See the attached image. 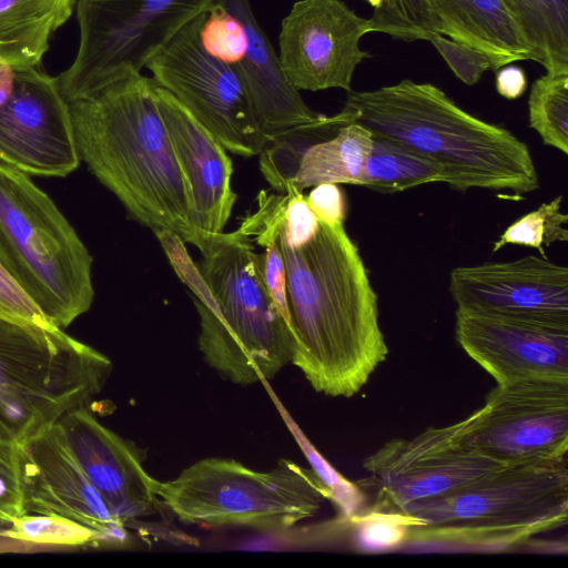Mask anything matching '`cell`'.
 <instances>
[{"label":"cell","instance_id":"cell-28","mask_svg":"<svg viewBox=\"0 0 568 568\" xmlns=\"http://www.w3.org/2000/svg\"><path fill=\"white\" fill-rule=\"evenodd\" d=\"M8 537L34 546L100 547L88 527L59 515L24 514L12 519Z\"/></svg>","mask_w":568,"mask_h":568},{"label":"cell","instance_id":"cell-36","mask_svg":"<svg viewBox=\"0 0 568 568\" xmlns=\"http://www.w3.org/2000/svg\"><path fill=\"white\" fill-rule=\"evenodd\" d=\"M305 197L320 222L327 225L344 224L346 201L343 191L337 184H317L313 186V190Z\"/></svg>","mask_w":568,"mask_h":568},{"label":"cell","instance_id":"cell-13","mask_svg":"<svg viewBox=\"0 0 568 568\" xmlns=\"http://www.w3.org/2000/svg\"><path fill=\"white\" fill-rule=\"evenodd\" d=\"M0 105V163L28 175L63 178L81 162L69 104L41 64L14 70Z\"/></svg>","mask_w":568,"mask_h":568},{"label":"cell","instance_id":"cell-19","mask_svg":"<svg viewBox=\"0 0 568 568\" xmlns=\"http://www.w3.org/2000/svg\"><path fill=\"white\" fill-rule=\"evenodd\" d=\"M155 94L185 182L192 222L206 236L223 233L236 201L232 160L214 135L156 82Z\"/></svg>","mask_w":568,"mask_h":568},{"label":"cell","instance_id":"cell-14","mask_svg":"<svg viewBox=\"0 0 568 568\" xmlns=\"http://www.w3.org/2000/svg\"><path fill=\"white\" fill-rule=\"evenodd\" d=\"M373 32L369 19L342 0H297L282 20L281 67L300 91H351L357 67L371 54L359 45Z\"/></svg>","mask_w":568,"mask_h":568},{"label":"cell","instance_id":"cell-30","mask_svg":"<svg viewBox=\"0 0 568 568\" xmlns=\"http://www.w3.org/2000/svg\"><path fill=\"white\" fill-rule=\"evenodd\" d=\"M369 22L373 32H382L405 42L429 41L440 34L428 0H383Z\"/></svg>","mask_w":568,"mask_h":568},{"label":"cell","instance_id":"cell-25","mask_svg":"<svg viewBox=\"0 0 568 568\" xmlns=\"http://www.w3.org/2000/svg\"><path fill=\"white\" fill-rule=\"evenodd\" d=\"M448 171L432 158L400 143L373 135L361 185L379 193H397L428 183H446Z\"/></svg>","mask_w":568,"mask_h":568},{"label":"cell","instance_id":"cell-8","mask_svg":"<svg viewBox=\"0 0 568 568\" xmlns=\"http://www.w3.org/2000/svg\"><path fill=\"white\" fill-rule=\"evenodd\" d=\"M160 505L185 524L282 531L315 516L334 491L314 468L280 459L267 471L209 457L159 481Z\"/></svg>","mask_w":568,"mask_h":568},{"label":"cell","instance_id":"cell-16","mask_svg":"<svg viewBox=\"0 0 568 568\" xmlns=\"http://www.w3.org/2000/svg\"><path fill=\"white\" fill-rule=\"evenodd\" d=\"M19 455L26 513L69 518L95 532L102 546L126 542L128 525L87 478L59 422L19 445Z\"/></svg>","mask_w":568,"mask_h":568},{"label":"cell","instance_id":"cell-27","mask_svg":"<svg viewBox=\"0 0 568 568\" xmlns=\"http://www.w3.org/2000/svg\"><path fill=\"white\" fill-rule=\"evenodd\" d=\"M528 119L545 145L568 154V74L546 73L534 82Z\"/></svg>","mask_w":568,"mask_h":568},{"label":"cell","instance_id":"cell-10","mask_svg":"<svg viewBox=\"0 0 568 568\" xmlns=\"http://www.w3.org/2000/svg\"><path fill=\"white\" fill-rule=\"evenodd\" d=\"M204 12L187 22L144 68L225 150L245 158L258 155L267 141L242 80L231 65L201 47Z\"/></svg>","mask_w":568,"mask_h":568},{"label":"cell","instance_id":"cell-33","mask_svg":"<svg viewBox=\"0 0 568 568\" xmlns=\"http://www.w3.org/2000/svg\"><path fill=\"white\" fill-rule=\"evenodd\" d=\"M453 73L465 84L474 85L487 70H494L493 60L485 53L436 34L430 40Z\"/></svg>","mask_w":568,"mask_h":568},{"label":"cell","instance_id":"cell-2","mask_svg":"<svg viewBox=\"0 0 568 568\" xmlns=\"http://www.w3.org/2000/svg\"><path fill=\"white\" fill-rule=\"evenodd\" d=\"M68 104L81 161L130 217L154 233H174L202 254L213 236L192 222L155 81L141 73L125 74Z\"/></svg>","mask_w":568,"mask_h":568},{"label":"cell","instance_id":"cell-5","mask_svg":"<svg viewBox=\"0 0 568 568\" xmlns=\"http://www.w3.org/2000/svg\"><path fill=\"white\" fill-rule=\"evenodd\" d=\"M568 460L503 466L465 486L407 506L424 521L406 545L505 550L567 524Z\"/></svg>","mask_w":568,"mask_h":568},{"label":"cell","instance_id":"cell-40","mask_svg":"<svg viewBox=\"0 0 568 568\" xmlns=\"http://www.w3.org/2000/svg\"><path fill=\"white\" fill-rule=\"evenodd\" d=\"M363 1L367 2L371 7H373L374 10L377 9L381 6V3L383 2V0H363Z\"/></svg>","mask_w":568,"mask_h":568},{"label":"cell","instance_id":"cell-11","mask_svg":"<svg viewBox=\"0 0 568 568\" xmlns=\"http://www.w3.org/2000/svg\"><path fill=\"white\" fill-rule=\"evenodd\" d=\"M458 426L468 447L504 465L565 458L568 381L497 384Z\"/></svg>","mask_w":568,"mask_h":568},{"label":"cell","instance_id":"cell-6","mask_svg":"<svg viewBox=\"0 0 568 568\" xmlns=\"http://www.w3.org/2000/svg\"><path fill=\"white\" fill-rule=\"evenodd\" d=\"M111 361L51 323L0 314V439L24 445L89 407Z\"/></svg>","mask_w":568,"mask_h":568},{"label":"cell","instance_id":"cell-17","mask_svg":"<svg viewBox=\"0 0 568 568\" xmlns=\"http://www.w3.org/2000/svg\"><path fill=\"white\" fill-rule=\"evenodd\" d=\"M449 293L458 310L568 322V268L542 256L456 267Z\"/></svg>","mask_w":568,"mask_h":568},{"label":"cell","instance_id":"cell-24","mask_svg":"<svg viewBox=\"0 0 568 568\" xmlns=\"http://www.w3.org/2000/svg\"><path fill=\"white\" fill-rule=\"evenodd\" d=\"M532 61L568 74V0H501Z\"/></svg>","mask_w":568,"mask_h":568},{"label":"cell","instance_id":"cell-22","mask_svg":"<svg viewBox=\"0 0 568 568\" xmlns=\"http://www.w3.org/2000/svg\"><path fill=\"white\" fill-rule=\"evenodd\" d=\"M77 0H0V59L14 70L41 64Z\"/></svg>","mask_w":568,"mask_h":568},{"label":"cell","instance_id":"cell-29","mask_svg":"<svg viewBox=\"0 0 568 568\" xmlns=\"http://www.w3.org/2000/svg\"><path fill=\"white\" fill-rule=\"evenodd\" d=\"M561 203L562 196H556L515 221L494 242L493 252L514 244L537 248L546 257L545 246L568 241V215L561 212Z\"/></svg>","mask_w":568,"mask_h":568},{"label":"cell","instance_id":"cell-7","mask_svg":"<svg viewBox=\"0 0 568 568\" xmlns=\"http://www.w3.org/2000/svg\"><path fill=\"white\" fill-rule=\"evenodd\" d=\"M92 262L49 195L0 163V264L51 324L65 328L90 310Z\"/></svg>","mask_w":568,"mask_h":568},{"label":"cell","instance_id":"cell-1","mask_svg":"<svg viewBox=\"0 0 568 568\" xmlns=\"http://www.w3.org/2000/svg\"><path fill=\"white\" fill-rule=\"evenodd\" d=\"M277 239L294 341L291 363L317 393L352 397L388 355L378 297L358 247L344 224L320 222L316 234L297 246Z\"/></svg>","mask_w":568,"mask_h":568},{"label":"cell","instance_id":"cell-4","mask_svg":"<svg viewBox=\"0 0 568 568\" xmlns=\"http://www.w3.org/2000/svg\"><path fill=\"white\" fill-rule=\"evenodd\" d=\"M199 348L223 378L242 386L273 378L292 362L291 328L264 278V254L240 230L213 236L196 265Z\"/></svg>","mask_w":568,"mask_h":568},{"label":"cell","instance_id":"cell-18","mask_svg":"<svg viewBox=\"0 0 568 568\" xmlns=\"http://www.w3.org/2000/svg\"><path fill=\"white\" fill-rule=\"evenodd\" d=\"M59 424L78 464L112 511L126 525L155 513L158 480L142 467L136 449L80 407Z\"/></svg>","mask_w":568,"mask_h":568},{"label":"cell","instance_id":"cell-34","mask_svg":"<svg viewBox=\"0 0 568 568\" xmlns=\"http://www.w3.org/2000/svg\"><path fill=\"white\" fill-rule=\"evenodd\" d=\"M0 509L12 519L26 513L19 445L0 439Z\"/></svg>","mask_w":568,"mask_h":568},{"label":"cell","instance_id":"cell-32","mask_svg":"<svg viewBox=\"0 0 568 568\" xmlns=\"http://www.w3.org/2000/svg\"><path fill=\"white\" fill-rule=\"evenodd\" d=\"M199 40L206 53L231 67L240 62L246 49L243 22L215 0L204 12Z\"/></svg>","mask_w":568,"mask_h":568},{"label":"cell","instance_id":"cell-38","mask_svg":"<svg viewBox=\"0 0 568 568\" xmlns=\"http://www.w3.org/2000/svg\"><path fill=\"white\" fill-rule=\"evenodd\" d=\"M12 518L0 509V552L28 551L37 547L8 537Z\"/></svg>","mask_w":568,"mask_h":568},{"label":"cell","instance_id":"cell-23","mask_svg":"<svg viewBox=\"0 0 568 568\" xmlns=\"http://www.w3.org/2000/svg\"><path fill=\"white\" fill-rule=\"evenodd\" d=\"M372 142L373 134L366 128L357 123L342 126L333 138L304 153L288 187L303 192L321 183L361 185Z\"/></svg>","mask_w":568,"mask_h":568},{"label":"cell","instance_id":"cell-31","mask_svg":"<svg viewBox=\"0 0 568 568\" xmlns=\"http://www.w3.org/2000/svg\"><path fill=\"white\" fill-rule=\"evenodd\" d=\"M349 520L354 526L356 547L369 552L393 550L406 545L410 528L425 525L409 514L372 508L352 515Z\"/></svg>","mask_w":568,"mask_h":568},{"label":"cell","instance_id":"cell-20","mask_svg":"<svg viewBox=\"0 0 568 568\" xmlns=\"http://www.w3.org/2000/svg\"><path fill=\"white\" fill-rule=\"evenodd\" d=\"M244 24L246 49L232 68L242 80L267 143L297 125L316 120L300 91L285 75L278 57L260 27L248 0H215Z\"/></svg>","mask_w":568,"mask_h":568},{"label":"cell","instance_id":"cell-39","mask_svg":"<svg viewBox=\"0 0 568 568\" xmlns=\"http://www.w3.org/2000/svg\"><path fill=\"white\" fill-rule=\"evenodd\" d=\"M16 71L0 59V105L9 98L14 82Z\"/></svg>","mask_w":568,"mask_h":568},{"label":"cell","instance_id":"cell-21","mask_svg":"<svg viewBox=\"0 0 568 568\" xmlns=\"http://www.w3.org/2000/svg\"><path fill=\"white\" fill-rule=\"evenodd\" d=\"M439 33L489 57L496 71L532 60L501 0H428Z\"/></svg>","mask_w":568,"mask_h":568},{"label":"cell","instance_id":"cell-35","mask_svg":"<svg viewBox=\"0 0 568 568\" xmlns=\"http://www.w3.org/2000/svg\"><path fill=\"white\" fill-rule=\"evenodd\" d=\"M0 314L30 322L50 323L1 264Z\"/></svg>","mask_w":568,"mask_h":568},{"label":"cell","instance_id":"cell-3","mask_svg":"<svg viewBox=\"0 0 568 568\" xmlns=\"http://www.w3.org/2000/svg\"><path fill=\"white\" fill-rule=\"evenodd\" d=\"M343 109L351 123L440 163L455 191L485 189L520 197L539 187L525 142L466 112L432 83L405 79L375 90H351Z\"/></svg>","mask_w":568,"mask_h":568},{"label":"cell","instance_id":"cell-12","mask_svg":"<svg viewBox=\"0 0 568 568\" xmlns=\"http://www.w3.org/2000/svg\"><path fill=\"white\" fill-rule=\"evenodd\" d=\"M506 466L468 447L458 422L428 427L412 438H394L363 460L376 490L371 507L398 511L473 483Z\"/></svg>","mask_w":568,"mask_h":568},{"label":"cell","instance_id":"cell-26","mask_svg":"<svg viewBox=\"0 0 568 568\" xmlns=\"http://www.w3.org/2000/svg\"><path fill=\"white\" fill-rule=\"evenodd\" d=\"M351 123L345 109L327 116L297 125L271 140L260 155V169L270 185L281 194L287 192L304 153L314 144L333 138L338 130Z\"/></svg>","mask_w":568,"mask_h":568},{"label":"cell","instance_id":"cell-37","mask_svg":"<svg viewBox=\"0 0 568 568\" xmlns=\"http://www.w3.org/2000/svg\"><path fill=\"white\" fill-rule=\"evenodd\" d=\"M497 92L508 99L520 98L527 89V77L518 65L506 64L496 71L495 81Z\"/></svg>","mask_w":568,"mask_h":568},{"label":"cell","instance_id":"cell-9","mask_svg":"<svg viewBox=\"0 0 568 568\" xmlns=\"http://www.w3.org/2000/svg\"><path fill=\"white\" fill-rule=\"evenodd\" d=\"M213 0H78L80 44L57 77L67 102L145 63Z\"/></svg>","mask_w":568,"mask_h":568},{"label":"cell","instance_id":"cell-15","mask_svg":"<svg viewBox=\"0 0 568 568\" xmlns=\"http://www.w3.org/2000/svg\"><path fill=\"white\" fill-rule=\"evenodd\" d=\"M455 338L497 384L568 381V322L456 308Z\"/></svg>","mask_w":568,"mask_h":568}]
</instances>
